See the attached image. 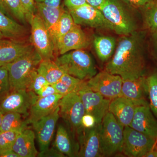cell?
Here are the masks:
<instances>
[{
  "label": "cell",
  "mask_w": 157,
  "mask_h": 157,
  "mask_svg": "<svg viewBox=\"0 0 157 157\" xmlns=\"http://www.w3.org/2000/svg\"><path fill=\"white\" fill-rule=\"evenodd\" d=\"M147 33L144 30H138L122 36L105 70L119 75L123 80H132L145 76Z\"/></svg>",
  "instance_id": "cell-1"
},
{
  "label": "cell",
  "mask_w": 157,
  "mask_h": 157,
  "mask_svg": "<svg viewBox=\"0 0 157 157\" xmlns=\"http://www.w3.org/2000/svg\"><path fill=\"white\" fill-rule=\"evenodd\" d=\"M113 27V32L126 36L138 30L136 9L124 0H105L99 9Z\"/></svg>",
  "instance_id": "cell-2"
},
{
  "label": "cell",
  "mask_w": 157,
  "mask_h": 157,
  "mask_svg": "<svg viewBox=\"0 0 157 157\" xmlns=\"http://www.w3.org/2000/svg\"><path fill=\"white\" fill-rule=\"evenodd\" d=\"M54 60L65 73L82 81H87L98 73L92 56L83 49L71 51Z\"/></svg>",
  "instance_id": "cell-3"
},
{
  "label": "cell",
  "mask_w": 157,
  "mask_h": 157,
  "mask_svg": "<svg viewBox=\"0 0 157 157\" xmlns=\"http://www.w3.org/2000/svg\"><path fill=\"white\" fill-rule=\"evenodd\" d=\"M42 60L34 48L29 53L6 66L9 71L11 91L27 90L33 73Z\"/></svg>",
  "instance_id": "cell-4"
},
{
  "label": "cell",
  "mask_w": 157,
  "mask_h": 157,
  "mask_svg": "<svg viewBox=\"0 0 157 157\" xmlns=\"http://www.w3.org/2000/svg\"><path fill=\"white\" fill-rule=\"evenodd\" d=\"M124 127L118 122L109 111L101 124L100 142L103 157H109L122 152Z\"/></svg>",
  "instance_id": "cell-5"
},
{
  "label": "cell",
  "mask_w": 157,
  "mask_h": 157,
  "mask_svg": "<svg viewBox=\"0 0 157 157\" xmlns=\"http://www.w3.org/2000/svg\"><path fill=\"white\" fill-rule=\"evenodd\" d=\"M31 27V44L42 60H55V54L57 51L50 33L42 17L36 13L29 21Z\"/></svg>",
  "instance_id": "cell-6"
},
{
  "label": "cell",
  "mask_w": 157,
  "mask_h": 157,
  "mask_svg": "<svg viewBox=\"0 0 157 157\" xmlns=\"http://www.w3.org/2000/svg\"><path fill=\"white\" fill-rule=\"evenodd\" d=\"M60 116L61 117L76 135L82 130L81 121L85 109L80 97L76 92L64 96L59 101Z\"/></svg>",
  "instance_id": "cell-7"
},
{
  "label": "cell",
  "mask_w": 157,
  "mask_h": 157,
  "mask_svg": "<svg viewBox=\"0 0 157 157\" xmlns=\"http://www.w3.org/2000/svg\"><path fill=\"white\" fill-rule=\"evenodd\" d=\"M156 140L132 128L124 127L122 152L128 157H144L155 147Z\"/></svg>",
  "instance_id": "cell-8"
},
{
  "label": "cell",
  "mask_w": 157,
  "mask_h": 157,
  "mask_svg": "<svg viewBox=\"0 0 157 157\" xmlns=\"http://www.w3.org/2000/svg\"><path fill=\"white\" fill-rule=\"evenodd\" d=\"M86 81L83 82L77 93L83 104L85 113L93 116L97 124H100L109 111L110 100L90 89Z\"/></svg>",
  "instance_id": "cell-9"
},
{
  "label": "cell",
  "mask_w": 157,
  "mask_h": 157,
  "mask_svg": "<svg viewBox=\"0 0 157 157\" xmlns=\"http://www.w3.org/2000/svg\"><path fill=\"white\" fill-rule=\"evenodd\" d=\"M86 82L90 89L109 100L122 96L123 79L119 75L104 70Z\"/></svg>",
  "instance_id": "cell-10"
},
{
  "label": "cell",
  "mask_w": 157,
  "mask_h": 157,
  "mask_svg": "<svg viewBox=\"0 0 157 157\" xmlns=\"http://www.w3.org/2000/svg\"><path fill=\"white\" fill-rule=\"evenodd\" d=\"M74 22L78 25L91 28L113 30V27L100 9L88 4L68 11Z\"/></svg>",
  "instance_id": "cell-11"
},
{
  "label": "cell",
  "mask_w": 157,
  "mask_h": 157,
  "mask_svg": "<svg viewBox=\"0 0 157 157\" xmlns=\"http://www.w3.org/2000/svg\"><path fill=\"white\" fill-rule=\"evenodd\" d=\"M38 98L37 95L32 91H12L0 102V108L4 113H17L27 117L31 107Z\"/></svg>",
  "instance_id": "cell-12"
},
{
  "label": "cell",
  "mask_w": 157,
  "mask_h": 157,
  "mask_svg": "<svg viewBox=\"0 0 157 157\" xmlns=\"http://www.w3.org/2000/svg\"><path fill=\"white\" fill-rule=\"evenodd\" d=\"M101 124L91 128H83L77 134L79 145L77 157H103L100 142Z\"/></svg>",
  "instance_id": "cell-13"
},
{
  "label": "cell",
  "mask_w": 157,
  "mask_h": 157,
  "mask_svg": "<svg viewBox=\"0 0 157 157\" xmlns=\"http://www.w3.org/2000/svg\"><path fill=\"white\" fill-rule=\"evenodd\" d=\"M59 117L58 106L53 112L32 124L36 134L40 151L49 147Z\"/></svg>",
  "instance_id": "cell-14"
},
{
  "label": "cell",
  "mask_w": 157,
  "mask_h": 157,
  "mask_svg": "<svg viewBox=\"0 0 157 157\" xmlns=\"http://www.w3.org/2000/svg\"><path fill=\"white\" fill-rule=\"evenodd\" d=\"M157 140V120L149 105L137 106L130 126Z\"/></svg>",
  "instance_id": "cell-15"
},
{
  "label": "cell",
  "mask_w": 157,
  "mask_h": 157,
  "mask_svg": "<svg viewBox=\"0 0 157 157\" xmlns=\"http://www.w3.org/2000/svg\"><path fill=\"white\" fill-rule=\"evenodd\" d=\"M31 44L19 40L2 38L0 39V66L9 64L29 53L34 49Z\"/></svg>",
  "instance_id": "cell-16"
},
{
  "label": "cell",
  "mask_w": 157,
  "mask_h": 157,
  "mask_svg": "<svg viewBox=\"0 0 157 157\" xmlns=\"http://www.w3.org/2000/svg\"><path fill=\"white\" fill-rule=\"evenodd\" d=\"M122 96L131 100L137 106L149 105L146 76L132 80H123Z\"/></svg>",
  "instance_id": "cell-17"
},
{
  "label": "cell",
  "mask_w": 157,
  "mask_h": 157,
  "mask_svg": "<svg viewBox=\"0 0 157 157\" xmlns=\"http://www.w3.org/2000/svg\"><path fill=\"white\" fill-rule=\"evenodd\" d=\"M90 44V39L80 26L75 24L58 44L57 50L62 55L71 51L87 48Z\"/></svg>",
  "instance_id": "cell-18"
},
{
  "label": "cell",
  "mask_w": 157,
  "mask_h": 157,
  "mask_svg": "<svg viewBox=\"0 0 157 157\" xmlns=\"http://www.w3.org/2000/svg\"><path fill=\"white\" fill-rule=\"evenodd\" d=\"M63 97L57 94L44 98H38L29 111L26 119L29 124H33L54 111L58 107L59 101Z\"/></svg>",
  "instance_id": "cell-19"
},
{
  "label": "cell",
  "mask_w": 157,
  "mask_h": 157,
  "mask_svg": "<svg viewBox=\"0 0 157 157\" xmlns=\"http://www.w3.org/2000/svg\"><path fill=\"white\" fill-rule=\"evenodd\" d=\"M137 107L131 100L121 96L110 100L109 111L124 128L130 126Z\"/></svg>",
  "instance_id": "cell-20"
},
{
  "label": "cell",
  "mask_w": 157,
  "mask_h": 157,
  "mask_svg": "<svg viewBox=\"0 0 157 157\" xmlns=\"http://www.w3.org/2000/svg\"><path fill=\"white\" fill-rule=\"evenodd\" d=\"M36 5L37 13L42 17L46 27L50 33L57 49V29L60 17L65 9L62 6L57 8L49 7L40 3L36 2Z\"/></svg>",
  "instance_id": "cell-21"
},
{
  "label": "cell",
  "mask_w": 157,
  "mask_h": 157,
  "mask_svg": "<svg viewBox=\"0 0 157 157\" xmlns=\"http://www.w3.org/2000/svg\"><path fill=\"white\" fill-rule=\"evenodd\" d=\"M35 134L28 128L21 132L14 141L12 149L19 157H35L38 156L35 144Z\"/></svg>",
  "instance_id": "cell-22"
},
{
  "label": "cell",
  "mask_w": 157,
  "mask_h": 157,
  "mask_svg": "<svg viewBox=\"0 0 157 157\" xmlns=\"http://www.w3.org/2000/svg\"><path fill=\"white\" fill-rule=\"evenodd\" d=\"M54 147L68 157H77L79 145L73 141L69 131L63 125L58 126L54 142Z\"/></svg>",
  "instance_id": "cell-23"
},
{
  "label": "cell",
  "mask_w": 157,
  "mask_h": 157,
  "mask_svg": "<svg viewBox=\"0 0 157 157\" xmlns=\"http://www.w3.org/2000/svg\"><path fill=\"white\" fill-rule=\"evenodd\" d=\"M0 33L3 38L19 40L25 36L27 32L24 26L11 19L0 9Z\"/></svg>",
  "instance_id": "cell-24"
},
{
  "label": "cell",
  "mask_w": 157,
  "mask_h": 157,
  "mask_svg": "<svg viewBox=\"0 0 157 157\" xmlns=\"http://www.w3.org/2000/svg\"><path fill=\"white\" fill-rule=\"evenodd\" d=\"M97 56L101 62L109 61L113 56L117 42L114 37L107 36H95L93 40Z\"/></svg>",
  "instance_id": "cell-25"
},
{
  "label": "cell",
  "mask_w": 157,
  "mask_h": 157,
  "mask_svg": "<svg viewBox=\"0 0 157 157\" xmlns=\"http://www.w3.org/2000/svg\"><path fill=\"white\" fill-rule=\"evenodd\" d=\"M143 30L150 34L157 32V0H152L138 9Z\"/></svg>",
  "instance_id": "cell-26"
},
{
  "label": "cell",
  "mask_w": 157,
  "mask_h": 157,
  "mask_svg": "<svg viewBox=\"0 0 157 157\" xmlns=\"http://www.w3.org/2000/svg\"><path fill=\"white\" fill-rule=\"evenodd\" d=\"M37 71L48 83L52 84L57 82L66 73L52 59L42 60L37 67Z\"/></svg>",
  "instance_id": "cell-27"
},
{
  "label": "cell",
  "mask_w": 157,
  "mask_h": 157,
  "mask_svg": "<svg viewBox=\"0 0 157 157\" xmlns=\"http://www.w3.org/2000/svg\"><path fill=\"white\" fill-rule=\"evenodd\" d=\"M20 113L8 112L3 115L0 132L16 131L21 132L28 128L27 120L24 119Z\"/></svg>",
  "instance_id": "cell-28"
},
{
  "label": "cell",
  "mask_w": 157,
  "mask_h": 157,
  "mask_svg": "<svg viewBox=\"0 0 157 157\" xmlns=\"http://www.w3.org/2000/svg\"><path fill=\"white\" fill-rule=\"evenodd\" d=\"M84 81L65 73L57 82L53 85L58 94L64 96L74 92H77Z\"/></svg>",
  "instance_id": "cell-29"
},
{
  "label": "cell",
  "mask_w": 157,
  "mask_h": 157,
  "mask_svg": "<svg viewBox=\"0 0 157 157\" xmlns=\"http://www.w3.org/2000/svg\"><path fill=\"white\" fill-rule=\"evenodd\" d=\"M76 24L69 11L64 10L62 13L58 25L56 35V47L63 38L72 29ZM58 51V50H57Z\"/></svg>",
  "instance_id": "cell-30"
},
{
  "label": "cell",
  "mask_w": 157,
  "mask_h": 157,
  "mask_svg": "<svg viewBox=\"0 0 157 157\" xmlns=\"http://www.w3.org/2000/svg\"><path fill=\"white\" fill-rule=\"evenodd\" d=\"M149 106L157 118V71L146 76Z\"/></svg>",
  "instance_id": "cell-31"
},
{
  "label": "cell",
  "mask_w": 157,
  "mask_h": 157,
  "mask_svg": "<svg viewBox=\"0 0 157 157\" xmlns=\"http://www.w3.org/2000/svg\"><path fill=\"white\" fill-rule=\"evenodd\" d=\"M8 14L11 13L20 22L25 24L27 21L25 11L21 0H5Z\"/></svg>",
  "instance_id": "cell-32"
},
{
  "label": "cell",
  "mask_w": 157,
  "mask_h": 157,
  "mask_svg": "<svg viewBox=\"0 0 157 157\" xmlns=\"http://www.w3.org/2000/svg\"><path fill=\"white\" fill-rule=\"evenodd\" d=\"M11 92L9 71L6 66H0V102Z\"/></svg>",
  "instance_id": "cell-33"
},
{
  "label": "cell",
  "mask_w": 157,
  "mask_h": 157,
  "mask_svg": "<svg viewBox=\"0 0 157 157\" xmlns=\"http://www.w3.org/2000/svg\"><path fill=\"white\" fill-rule=\"evenodd\" d=\"M21 132L16 131L0 132V151L12 149L14 141Z\"/></svg>",
  "instance_id": "cell-34"
},
{
  "label": "cell",
  "mask_w": 157,
  "mask_h": 157,
  "mask_svg": "<svg viewBox=\"0 0 157 157\" xmlns=\"http://www.w3.org/2000/svg\"><path fill=\"white\" fill-rule=\"evenodd\" d=\"M48 82L42 75L37 72V70L34 71L29 83L27 90L32 91L36 94L42 87L48 84Z\"/></svg>",
  "instance_id": "cell-35"
},
{
  "label": "cell",
  "mask_w": 157,
  "mask_h": 157,
  "mask_svg": "<svg viewBox=\"0 0 157 157\" xmlns=\"http://www.w3.org/2000/svg\"><path fill=\"white\" fill-rule=\"evenodd\" d=\"M25 11L28 22L37 13L36 7L35 0H21Z\"/></svg>",
  "instance_id": "cell-36"
},
{
  "label": "cell",
  "mask_w": 157,
  "mask_h": 157,
  "mask_svg": "<svg viewBox=\"0 0 157 157\" xmlns=\"http://www.w3.org/2000/svg\"><path fill=\"white\" fill-rule=\"evenodd\" d=\"M58 94L53 84H48L42 87L40 90L36 93L38 98H44Z\"/></svg>",
  "instance_id": "cell-37"
},
{
  "label": "cell",
  "mask_w": 157,
  "mask_h": 157,
  "mask_svg": "<svg viewBox=\"0 0 157 157\" xmlns=\"http://www.w3.org/2000/svg\"><path fill=\"white\" fill-rule=\"evenodd\" d=\"M98 124L95 118L93 116L85 113L82 117L81 121V125L82 128L89 129L94 128Z\"/></svg>",
  "instance_id": "cell-38"
},
{
  "label": "cell",
  "mask_w": 157,
  "mask_h": 157,
  "mask_svg": "<svg viewBox=\"0 0 157 157\" xmlns=\"http://www.w3.org/2000/svg\"><path fill=\"white\" fill-rule=\"evenodd\" d=\"M38 157H65V155L59 151L55 147L49 148L48 147L47 149L43 151H40L38 153Z\"/></svg>",
  "instance_id": "cell-39"
},
{
  "label": "cell",
  "mask_w": 157,
  "mask_h": 157,
  "mask_svg": "<svg viewBox=\"0 0 157 157\" xmlns=\"http://www.w3.org/2000/svg\"><path fill=\"white\" fill-rule=\"evenodd\" d=\"M88 4L86 0H65L64 5L69 10L77 9Z\"/></svg>",
  "instance_id": "cell-40"
},
{
  "label": "cell",
  "mask_w": 157,
  "mask_h": 157,
  "mask_svg": "<svg viewBox=\"0 0 157 157\" xmlns=\"http://www.w3.org/2000/svg\"><path fill=\"white\" fill-rule=\"evenodd\" d=\"M150 39L152 56L157 66V32L151 34Z\"/></svg>",
  "instance_id": "cell-41"
},
{
  "label": "cell",
  "mask_w": 157,
  "mask_h": 157,
  "mask_svg": "<svg viewBox=\"0 0 157 157\" xmlns=\"http://www.w3.org/2000/svg\"><path fill=\"white\" fill-rule=\"evenodd\" d=\"M130 6L138 9L152 0H124Z\"/></svg>",
  "instance_id": "cell-42"
},
{
  "label": "cell",
  "mask_w": 157,
  "mask_h": 157,
  "mask_svg": "<svg viewBox=\"0 0 157 157\" xmlns=\"http://www.w3.org/2000/svg\"><path fill=\"white\" fill-rule=\"evenodd\" d=\"M36 3H40L52 7L60 6L61 0H35Z\"/></svg>",
  "instance_id": "cell-43"
},
{
  "label": "cell",
  "mask_w": 157,
  "mask_h": 157,
  "mask_svg": "<svg viewBox=\"0 0 157 157\" xmlns=\"http://www.w3.org/2000/svg\"><path fill=\"white\" fill-rule=\"evenodd\" d=\"M0 157H19L12 149L0 151Z\"/></svg>",
  "instance_id": "cell-44"
},
{
  "label": "cell",
  "mask_w": 157,
  "mask_h": 157,
  "mask_svg": "<svg viewBox=\"0 0 157 157\" xmlns=\"http://www.w3.org/2000/svg\"><path fill=\"white\" fill-rule=\"evenodd\" d=\"M105 0H86L88 4L99 9Z\"/></svg>",
  "instance_id": "cell-45"
},
{
  "label": "cell",
  "mask_w": 157,
  "mask_h": 157,
  "mask_svg": "<svg viewBox=\"0 0 157 157\" xmlns=\"http://www.w3.org/2000/svg\"><path fill=\"white\" fill-rule=\"evenodd\" d=\"M144 157H157V150L156 148L150 151L145 155Z\"/></svg>",
  "instance_id": "cell-46"
},
{
  "label": "cell",
  "mask_w": 157,
  "mask_h": 157,
  "mask_svg": "<svg viewBox=\"0 0 157 157\" xmlns=\"http://www.w3.org/2000/svg\"><path fill=\"white\" fill-rule=\"evenodd\" d=\"M0 9L6 14H8L5 6V0H0Z\"/></svg>",
  "instance_id": "cell-47"
},
{
  "label": "cell",
  "mask_w": 157,
  "mask_h": 157,
  "mask_svg": "<svg viewBox=\"0 0 157 157\" xmlns=\"http://www.w3.org/2000/svg\"><path fill=\"white\" fill-rule=\"evenodd\" d=\"M4 114V113L3 112L2 110L0 108V130H1V124H2V118Z\"/></svg>",
  "instance_id": "cell-48"
},
{
  "label": "cell",
  "mask_w": 157,
  "mask_h": 157,
  "mask_svg": "<svg viewBox=\"0 0 157 157\" xmlns=\"http://www.w3.org/2000/svg\"><path fill=\"white\" fill-rule=\"evenodd\" d=\"M2 38H3L2 35V34L0 33V39H2Z\"/></svg>",
  "instance_id": "cell-49"
},
{
  "label": "cell",
  "mask_w": 157,
  "mask_h": 157,
  "mask_svg": "<svg viewBox=\"0 0 157 157\" xmlns=\"http://www.w3.org/2000/svg\"><path fill=\"white\" fill-rule=\"evenodd\" d=\"M156 149L157 150V145L156 146Z\"/></svg>",
  "instance_id": "cell-50"
}]
</instances>
